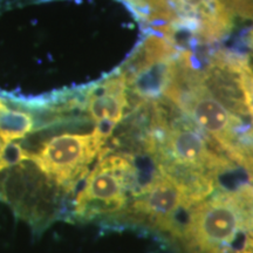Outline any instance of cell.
<instances>
[{
  "mask_svg": "<svg viewBox=\"0 0 253 253\" xmlns=\"http://www.w3.org/2000/svg\"><path fill=\"white\" fill-rule=\"evenodd\" d=\"M246 45H248L249 48L251 49V52L253 53V24L248 31V34H246Z\"/></svg>",
  "mask_w": 253,
  "mask_h": 253,
  "instance_id": "9a60e30c",
  "label": "cell"
},
{
  "mask_svg": "<svg viewBox=\"0 0 253 253\" xmlns=\"http://www.w3.org/2000/svg\"><path fill=\"white\" fill-rule=\"evenodd\" d=\"M235 54L227 50H216L209 56L201 73L205 87L214 99L229 112L245 120L250 115L240 89Z\"/></svg>",
  "mask_w": 253,
  "mask_h": 253,
  "instance_id": "9c48e42d",
  "label": "cell"
},
{
  "mask_svg": "<svg viewBox=\"0 0 253 253\" xmlns=\"http://www.w3.org/2000/svg\"><path fill=\"white\" fill-rule=\"evenodd\" d=\"M34 123L36 120L31 114L8 108L0 101V136L8 143L33 131Z\"/></svg>",
  "mask_w": 253,
  "mask_h": 253,
  "instance_id": "30bf717a",
  "label": "cell"
},
{
  "mask_svg": "<svg viewBox=\"0 0 253 253\" xmlns=\"http://www.w3.org/2000/svg\"><path fill=\"white\" fill-rule=\"evenodd\" d=\"M9 144L11 143H8L0 136V172L17 164L19 160V148H15L14 153H11Z\"/></svg>",
  "mask_w": 253,
  "mask_h": 253,
  "instance_id": "4fadbf2b",
  "label": "cell"
},
{
  "mask_svg": "<svg viewBox=\"0 0 253 253\" xmlns=\"http://www.w3.org/2000/svg\"><path fill=\"white\" fill-rule=\"evenodd\" d=\"M233 18L253 20V0H216Z\"/></svg>",
  "mask_w": 253,
  "mask_h": 253,
  "instance_id": "7c38bea8",
  "label": "cell"
},
{
  "mask_svg": "<svg viewBox=\"0 0 253 253\" xmlns=\"http://www.w3.org/2000/svg\"><path fill=\"white\" fill-rule=\"evenodd\" d=\"M141 154L184 196L189 209L211 196L219 177L237 166L209 136L166 100L150 101L148 128Z\"/></svg>",
  "mask_w": 253,
  "mask_h": 253,
  "instance_id": "6da1fadb",
  "label": "cell"
},
{
  "mask_svg": "<svg viewBox=\"0 0 253 253\" xmlns=\"http://www.w3.org/2000/svg\"><path fill=\"white\" fill-rule=\"evenodd\" d=\"M253 231V184L218 188L188 210L182 225L183 253H229L238 233Z\"/></svg>",
  "mask_w": 253,
  "mask_h": 253,
  "instance_id": "3957f363",
  "label": "cell"
},
{
  "mask_svg": "<svg viewBox=\"0 0 253 253\" xmlns=\"http://www.w3.org/2000/svg\"><path fill=\"white\" fill-rule=\"evenodd\" d=\"M181 210H189L185 198L171 181L155 170L144 185L138 186L113 227H140L179 246Z\"/></svg>",
  "mask_w": 253,
  "mask_h": 253,
  "instance_id": "8992f818",
  "label": "cell"
},
{
  "mask_svg": "<svg viewBox=\"0 0 253 253\" xmlns=\"http://www.w3.org/2000/svg\"><path fill=\"white\" fill-rule=\"evenodd\" d=\"M128 80L121 69L95 86L86 95L84 110L95 129L109 143L131 107Z\"/></svg>",
  "mask_w": 253,
  "mask_h": 253,
  "instance_id": "52a82bcc",
  "label": "cell"
},
{
  "mask_svg": "<svg viewBox=\"0 0 253 253\" xmlns=\"http://www.w3.org/2000/svg\"><path fill=\"white\" fill-rule=\"evenodd\" d=\"M178 18V30L185 28L201 43H212L232 32L236 19L216 0H168Z\"/></svg>",
  "mask_w": 253,
  "mask_h": 253,
  "instance_id": "ba28073f",
  "label": "cell"
},
{
  "mask_svg": "<svg viewBox=\"0 0 253 253\" xmlns=\"http://www.w3.org/2000/svg\"><path fill=\"white\" fill-rule=\"evenodd\" d=\"M161 95L205 132L232 162L243 147L251 142L248 138L249 123L211 95L190 50L181 49L169 62Z\"/></svg>",
  "mask_w": 253,
  "mask_h": 253,
  "instance_id": "7a4b0ae2",
  "label": "cell"
},
{
  "mask_svg": "<svg viewBox=\"0 0 253 253\" xmlns=\"http://www.w3.org/2000/svg\"><path fill=\"white\" fill-rule=\"evenodd\" d=\"M251 182H252V183H253V179H252V181H251Z\"/></svg>",
  "mask_w": 253,
  "mask_h": 253,
  "instance_id": "2e32d148",
  "label": "cell"
},
{
  "mask_svg": "<svg viewBox=\"0 0 253 253\" xmlns=\"http://www.w3.org/2000/svg\"><path fill=\"white\" fill-rule=\"evenodd\" d=\"M108 153V142L94 128L90 132H62L52 136L34 151L20 148L18 163H26L67 197L84 181L95 161Z\"/></svg>",
  "mask_w": 253,
  "mask_h": 253,
  "instance_id": "5b68a950",
  "label": "cell"
},
{
  "mask_svg": "<svg viewBox=\"0 0 253 253\" xmlns=\"http://www.w3.org/2000/svg\"><path fill=\"white\" fill-rule=\"evenodd\" d=\"M235 61L246 109L250 118L253 120V53L251 54L236 53Z\"/></svg>",
  "mask_w": 253,
  "mask_h": 253,
  "instance_id": "8fae6325",
  "label": "cell"
},
{
  "mask_svg": "<svg viewBox=\"0 0 253 253\" xmlns=\"http://www.w3.org/2000/svg\"><path fill=\"white\" fill-rule=\"evenodd\" d=\"M235 253H253V231L246 233L244 244Z\"/></svg>",
  "mask_w": 253,
  "mask_h": 253,
  "instance_id": "5bb4252c",
  "label": "cell"
},
{
  "mask_svg": "<svg viewBox=\"0 0 253 253\" xmlns=\"http://www.w3.org/2000/svg\"><path fill=\"white\" fill-rule=\"evenodd\" d=\"M138 186L135 157L109 151L90 169L68 212L73 223L114 226Z\"/></svg>",
  "mask_w": 253,
  "mask_h": 253,
  "instance_id": "277c9868",
  "label": "cell"
}]
</instances>
